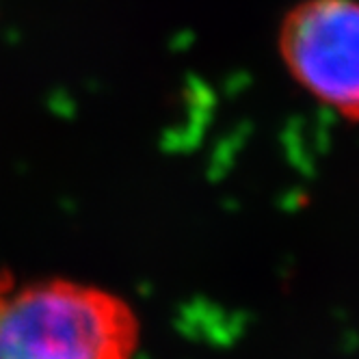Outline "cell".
Here are the masks:
<instances>
[{
	"label": "cell",
	"instance_id": "obj_1",
	"mask_svg": "<svg viewBox=\"0 0 359 359\" xmlns=\"http://www.w3.org/2000/svg\"><path fill=\"white\" fill-rule=\"evenodd\" d=\"M139 344L141 323L119 294L0 275V359H135Z\"/></svg>",
	"mask_w": 359,
	"mask_h": 359
},
{
	"label": "cell",
	"instance_id": "obj_2",
	"mask_svg": "<svg viewBox=\"0 0 359 359\" xmlns=\"http://www.w3.org/2000/svg\"><path fill=\"white\" fill-rule=\"evenodd\" d=\"M279 48L301 87L359 121L357 0H305L281 24Z\"/></svg>",
	"mask_w": 359,
	"mask_h": 359
}]
</instances>
